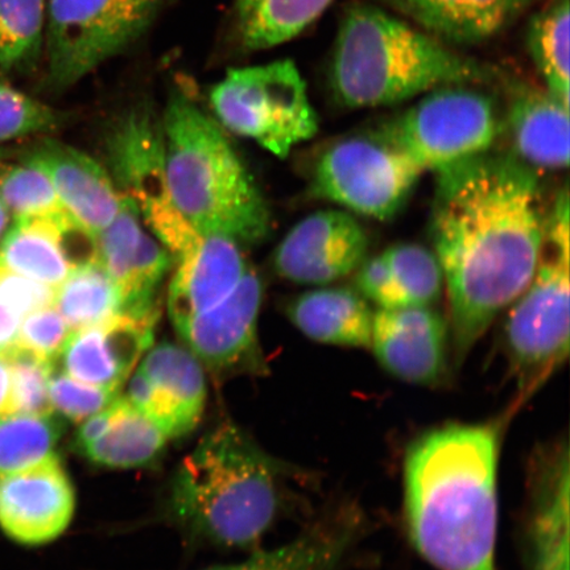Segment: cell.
I'll list each match as a JSON object with an SVG mask.
<instances>
[{
  "instance_id": "6da1fadb",
  "label": "cell",
  "mask_w": 570,
  "mask_h": 570,
  "mask_svg": "<svg viewBox=\"0 0 570 570\" xmlns=\"http://www.w3.org/2000/svg\"><path fill=\"white\" fill-rule=\"evenodd\" d=\"M431 235L444 275L453 363L461 366L532 279L548 210L538 170L484 153L439 170Z\"/></svg>"
},
{
  "instance_id": "7a4b0ae2",
  "label": "cell",
  "mask_w": 570,
  "mask_h": 570,
  "mask_svg": "<svg viewBox=\"0 0 570 570\" xmlns=\"http://www.w3.org/2000/svg\"><path fill=\"white\" fill-rule=\"evenodd\" d=\"M502 422L448 424L405 455L410 538L440 570H495L498 458Z\"/></svg>"
},
{
  "instance_id": "3957f363",
  "label": "cell",
  "mask_w": 570,
  "mask_h": 570,
  "mask_svg": "<svg viewBox=\"0 0 570 570\" xmlns=\"http://www.w3.org/2000/svg\"><path fill=\"white\" fill-rule=\"evenodd\" d=\"M493 78L488 66L373 4L347 10L330 68L332 96L346 109L394 106Z\"/></svg>"
},
{
  "instance_id": "277c9868",
  "label": "cell",
  "mask_w": 570,
  "mask_h": 570,
  "mask_svg": "<svg viewBox=\"0 0 570 570\" xmlns=\"http://www.w3.org/2000/svg\"><path fill=\"white\" fill-rule=\"evenodd\" d=\"M285 469L230 422L205 434L178 466L169 514L191 537L224 548L258 543L283 509Z\"/></svg>"
},
{
  "instance_id": "5b68a950",
  "label": "cell",
  "mask_w": 570,
  "mask_h": 570,
  "mask_svg": "<svg viewBox=\"0 0 570 570\" xmlns=\"http://www.w3.org/2000/svg\"><path fill=\"white\" fill-rule=\"evenodd\" d=\"M161 122L167 189L184 218L198 233L224 235L239 245L265 240L268 205L218 120L177 90Z\"/></svg>"
},
{
  "instance_id": "8992f818",
  "label": "cell",
  "mask_w": 570,
  "mask_h": 570,
  "mask_svg": "<svg viewBox=\"0 0 570 570\" xmlns=\"http://www.w3.org/2000/svg\"><path fill=\"white\" fill-rule=\"evenodd\" d=\"M569 189L562 188L548 210L546 238L537 271L509 306L503 344L517 395L505 420L564 365L570 348Z\"/></svg>"
},
{
  "instance_id": "52a82bcc",
  "label": "cell",
  "mask_w": 570,
  "mask_h": 570,
  "mask_svg": "<svg viewBox=\"0 0 570 570\" xmlns=\"http://www.w3.org/2000/svg\"><path fill=\"white\" fill-rule=\"evenodd\" d=\"M209 99L220 126L281 159L318 132L308 88L291 60L232 68L214 85Z\"/></svg>"
},
{
  "instance_id": "ba28073f",
  "label": "cell",
  "mask_w": 570,
  "mask_h": 570,
  "mask_svg": "<svg viewBox=\"0 0 570 570\" xmlns=\"http://www.w3.org/2000/svg\"><path fill=\"white\" fill-rule=\"evenodd\" d=\"M166 0H48V85L67 90L124 53L159 16Z\"/></svg>"
},
{
  "instance_id": "9c48e42d",
  "label": "cell",
  "mask_w": 570,
  "mask_h": 570,
  "mask_svg": "<svg viewBox=\"0 0 570 570\" xmlns=\"http://www.w3.org/2000/svg\"><path fill=\"white\" fill-rule=\"evenodd\" d=\"M422 175L382 130L353 135L320 154L309 194L361 216L387 220L407 204Z\"/></svg>"
},
{
  "instance_id": "30bf717a",
  "label": "cell",
  "mask_w": 570,
  "mask_h": 570,
  "mask_svg": "<svg viewBox=\"0 0 570 570\" xmlns=\"http://www.w3.org/2000/svg\"><path fill=\"white\" fill-rule=\"evenodd\" d=\"M382 131L424 174L490 151L501 124L493 98L453 85L426 92Z\"/></svg>"
},
{
  "instance_id": "8fae6325",
  "label": "cell",
  "mask_w": 570,
  "mask_h": 570,
  "mask_svg": "<svg viewBox=\"0 0 570 570\" xmlns=\"http://www.w3.org/2000/svg\"><path fill=\"white\" fill-rule=\"evenodd\" d=\"M263 285L248 268L230 295L176 327L188 351L218 375L263 373L258 341Z\"/></svg>"
},
{
  "instance_id": "7c38bea8",
  "label": "cell",
  "mask_w": 570,
  "mask_h": 570,
  "mask_svg": "<svg viewBox=\"0 0 570 570\" xmlns=\"http://www.w3.org/2000/svg\"><path fill=\"white\" fill-rule=\"evenodd\" d=\"M128 380V402L151 417L168 439L195 430L205 409L206 381L202 362L188 348L169 342L149 348Z\"/></svg>"
},
{
  "instance_id": "4fadbf2b",
  "label": "cell",
  "mask_w": 570,
  "mask_h": 570,
  "mask_svg": "<svg viewBox=\"0 0 570 570\" xmlns=\"http://www.w3.org/2000/svg\"><path fill=\"white\" fill-rule=\"evenodd\" d=\"M368 246L365 227L352 214L317 212L281 242L274 266L285 281L327 285L355 273L367 259Z\"/></svg>"
},
{
  "instance_id": "5bb4252c",
  "label": "cell",
  "mask_w": 570,
  "mask_h": 570,
  "mask_svg": "<svg viewBox=\"0 0 570 570\" xmlns=\"http://www.w3.org/2000/svg\"><path fill=\"white\" fill-rule=\"evenodd\" d=\"M372 348L397 380L434 387L446 380L451 334L448 318L433 306L403 305L374 311Z\"/></svg>"
},
{
  "instance_id": "9a60e30c",
  "label": "cell",
  "mask_w": 570,
  "mask_h": 570,
  "mask_svg": "<svg viewBox=\"0 0 570 570\" xmlns=\"http://www.w3.org/2000/svg\"><path fill=\"white\" fill-rule=\"evenodd\" d=\"M139 216L137 205L122 195L116 218L97 235L98 262L118 285L122 315L159 317L156 296L173 261L142 229Z\"/></svg>"
},
{
  "instance_id": "2e32d148",
  "label": "cell",
  "mask_w": 570,
  "mask_h": 570,
  "mask_svg": "<svg viewBox=\"0 0 570 570\" xmlns=\"http://www.w3.org/2000/svg\"><path fill=\"white\" fill-rule=\"evenodd\" d=\"M76 494L57 455L0 480V527L26 546L49 543L68 529Z\"/></svg>"
},
{
  "instance_id": "e0dca14e",
  "label": "cell",
  "mask_w": 570,
  "mask_h": 570,
  "mask_svg": "<svg viewBox=\"0 0 570 570\" xmlns=\"http://www.w3.org/2000/svg\"><path fill=\"white\" fill-rule=\"evenodd\" d=\"M98 262L97 235L68 214L61 219H17L0 245V263L57 288L75 269Z\"/></svg>"
},
{
  "instance_id": "ac0fdd59",
  "label": "cell",
  "mask_w": 570,
  "mask_h": 570,
  "mask_svg": "<svg viewBox=\"0 0 570 570\" xmlns=\"http://www.w3.org/2000/svg\"><path fill=\"white\" fill-rule=\"evenodd\" d=\"M110 177L140 216L173 203L166 181V139L151 106L138 105L118 119L106 141Z\"/></svg>"
},
{
  "instance_id": "d6986e66",
  "label": "cell",
  "mask_w": 570,
  "mask_h": 570,
  "mask_svg": "<svg viewBox=\"0 0 570 570\" xmlns=\"http://www.w3.org/2000/svg\"><path fill=\"white\" fill-rule=\"evenodd\" d=\"M158 320L119 313L71 332L59 356L62 373L91 386L119 392L141 355L151 348Z\"/></svg>"
},
{
  "instance_id": "ffe728a7",
  "label": "cell",
  "mask_w": 570,
  "mask_h": 570,
  "mask_svg": "<svg viewBox=\"0 0 570 570\" xmlns=\"http://www.w3.org/2000/svg\"><path fill=\"white\" fill-rule=\"evenodd\" d=\"M569 449L534 453L529 473V558L532 570H569Z\"/></svg>"
},
{
  "instance_id": "44dd1931",
  "label": "cell",
  "mask_w": 570,
  "mask_h": 570,
  "mask_svg": "<svg viewBox=\"0 0 570 570\" xmlns=\"http://www.w3.org/2000/svg\"><path fill=\"white\" fill-rule=\"evenodd\" d=\"M247 269L237 242L224 235L203 234L198 245L177 261L169 285L168 312L175 330L223 302Z\"/></svg>"
},
{
  "instance_id": "7402d4cb",
  "label": "cell",
  "mask_w": 570,
  "mask_h": 570,
  "mask_svg": "<svg viewBox=\"0 0 570 570\" xmlns=\"http://www.w3.org/2000/svg\"><path fill=\"white\" fill-rule=\"evenodd\" d=\"M28 158L46 170L63 208L98 235L116 218L122 195L107 170L90 156L61 142L46 141Z\"/></svg>"
},
{
  "instance_id": "603a6c76",
  "label": "cell",
  "mask_w": 570,
  "mask_h": 570,
  "mask_svg": "<svg viewBox=\"0 0 570 570\" xmlns=\"http://www.w3.org/2000/svg\"><path fill=\"white\" fill-rule=\"evenodd\" d=\"M505 127L512 155L534 170L569 166V106L547 89L522 88L512 96Z\"/></svg>"
},
{
  "instance_id": "cb8c5ba5",
  "label": "cell",
  "mask_w": 570,
  "mask_h": 570,
  "mask_svg": "<svg viewBox=\"0 0 570 570\" xmlns=\"http://www.w3.org/2000/svg\"><path fill=\"white\" fill-rule=\"evenodd\" d=\"M448 46L487 41L520 10L515 0H383Z\"/></svg>"
},
{
  "instance_id": "d4e9b609",
  "label": "cell",
  "mask_w": 570,
  "mask_h": 570,
  "mask_svg": "<svg viewBox=\"0 0 570 570\" xmlns=\"http://www.w3.org/2000/svg\"><path fill=\"white\" fill-rule=\"evenodd\" d=\"M291 323L320 344L363 347L372 345L374 311L353 288L305 292L287 306Z\"/></svg>"
},
{
  "instance_id": "484cf974",
  "label": "cell",
  "mask_w": 570,
  "mask_h": 570,
  "mask_svg": "<svg viewBox=\"0 0 570 570\" xmlns=\"http://www.w3.org/2000/svg\"><path fill=\"white\" fill-rule=\"evenodd\" d=\"M361 523L358 511L342 508L277 550L255 553L238 564L204 570H336L358 537Z\"/></svg>"
},
{
  "instance_id": "4316f807",
  "label": "cell",
  "mask_w": 570,
  "mask_h": 570,
  "mask_svg": "<svg viewBox=\"0 0 570 570\" xmlns=\"http://www.w3.org/2000/svg\"><path fill=\"white\" fill-rule=\"evenodd\" d=\"M333 0H235L233 31L242 51L259 52L297 38Z\"/></svg>"
},
{
  "instance_id": "83f0119b",
  "label": "cell",
  "mask_w": 570,
  "mask_h": 570,
  "mask_svg": "<svg viewBox=\"0 0 570 570\" xmlns=\"http://www.w3.org/2000/svg\"><path fill=\"white\" fill-rule=\"evenodd\" d=\"M168 440L151 417L119 395L111 423L102 436L77 452L99 466L134 469L151 465L158 460Z\"/></svg>"
},
{
  "instance_id": "f1b7e54d",
  "label": "cell",
  "mask_w": 570,
  "mask_h": 570,
  "mask_svg": "<svg viewBox=\"0 0 570 570\" xmlns=\"http://www.w3.org/2000/svg\"><path fill=\"white\" fill-rule=\"evenodd\" d=\"M120 305L118 285L99 262L75 269L55 292L53 306L71 331L119 315Z\"/></svg>"
},
{
  "instance_id": "f546056e",
  "label": "cell",
  "mask_w": 570,
  "mask_h": 570,
  "mask_svg": "<svg viewBox=\"0 0 570 570\" xmlns=\"http://www.w3.org/2000/svg\"><path fill=\"white\" fill-rule=\"evenodd\" d=\"M48 0H0V71L27 73L45 52Z\"/></svg>"
},
{
  "instance_id": "4dcf8cb0",
  "label": "cell",
  "mask_w": 570,
  "mask_h": 570,
  "mask_svg": "<svg viewBox=\"0 0 570 570\" xmlns=\"http://www.w3.org/2000/svg\"><path fill=\"white\" fill-rule=\"evenodd\" d=\"M569 0H552L534 16L527 33L531 59L546 89L569 106Z\"/></svg>"
},
{
  "instance_id": "1f68e13d",
  "label": "cell",
  "mask_w": 570,
  "mask_h": 570,
  "mask_svg": "<svg viewBox=\"0 0 570 570\" xmlns=\"http://www.w3.org/2000/svg\"><path fill=\"white\" fill-rule=\"evenodd\" d=\"M61 432V424L53 413H12L0 419V480L56 455Z\"/></svg>"
},
{
  "instance_id": "d6a6232c",
  "label": "cell",
  "mask_w": 570,
  "mask_h": 570,
  "mask_svg": "<svg viewBox=\"0 0 570 570\" xmlns=\"http://www.w3.org/2000/svg\"><path fill=\"white\" fill-rule=\"evenodd\" d=\"M0 198L17 219H61L69 214L51 178L30 158L18 166H0Z\"/></svg>"
},
{
  "instance_id": "836d02e7",
  "label": "cell",
  "mask_w": 570,
  "mask_h": 570,
  "mask_svg": "<svg viewBox=\"0 0 570 570\" xmlns=\"http://www.w3.org/2000/svg\"><path fill=\"white\" fill-rule=\"evenodd\" d=\"M382 255L409 305L433 306L443 296V269L433 252L401 244L389 247Z\"/></svg>"
},
{
  "instance_id": "e575fe53",
  "label": "cell",
  "mask_w": 570,
  "mask_h": 570,
  "mask_svg": "<svg viewBox=\"0 0 570 570\" xmlns=\"http://www.w3.org/2000/svg\"><path fill=\"white\" fill-rule=\"evenodd\" d=\"M4 355L11 366L13 413H52V405L49 402L52 363L39 360L19 346Z\"/></svg>"
},
{
  "instance_id": "d590c367",
  "label": "cell",
  "mask_w": 570,
  "mask_h": 570,
  "mask_svg": "<svg viewBox=\"0 0 570 570\" xmlns=\"http://www.w3.org/2000/svg\"><path fill=\"white\" fill-rule=\"evenodd\" d=\"M62 120L52 107L0 82V141L53 131Z\"/></svg>"
},
{
  "instance_id": "8d00e7d4",
  "label": "cell",
  "mask_w": 570,
  "mask_h": 570,
  "mask_svg": "<svg viewBox=\"0 0 570 570\" xmlns=\"http://www.w3.org/2000/svg\"><path fill=\"white\" fill-rule=\"evenodd\" d=\"M119 392L91 386L66 373H56L49 380V402L53 412L75 423H82L109 405Z\"/></svg>"
},
{
  "instance_id": "74e56055",
  "label": "cell",
  "mask_w": 570,
  "mask_h": 570,
  "mask_svg": "<svg viewBox=\"0 0 570 570\" xmlns=\"http://www.w3.org/2000/svg\"><path fill=\"white\" fill-rule=\"evenodd\" d=\"M67 321L53 305L46 306L21 320L17 345L39 360L52 363L59 360L71 334Z\"/></svg>"
},
{
  "instance_id": "f35d334b",
  "label": "cell",
  "mask_w": 570,
  "mask_h": 570,
  "mask_svg": "<svg viewBox=\"0 0 570 570\" xmlns=\"http://www.w3.org/2000/svg\"><path fill=\"white\" fill-rule=\"evenodd\" d=\"M355 291L377 309L409 305L382 254L367 258L355 271Z\"/></svg>"
},
{
  "instance_id": "ab89813d",
  "label": "cell",
  "mask_w": 570,
  "mask_h": 570,
  "mask_svg": "<svg viewBox=\"0 0 570 570\" xmlns=\"http://www.w3.org/2000/svg\"><path fill=\"white\" fill-rule=\"evenodd\" d=\"M55 292V288L13 273L0 263V301L21 317L53 305Z\"/></svg>"
},
{
  "instance_id": "60d3db41",
  "label": "cell",
  "mask_w": 570,
  "mask_h": 570,
  "mask_svg": "<svg viewBox=\"0 0 570 570\" xmlns=\"http://www.w3.org/2000/svg\"><path fill=\"white\" fill-rule=\"evenodd\" d=\"M21 320L23 317L19 313L0 301V354H7L16 347Z\"/></svg>"
},
{
  "instance_id": "b9f144b4",
  "label": "cell",
  "mask_w": 570,
  "mask_h": 570,
  "mask_svg": "<svg viewBox=\"0 0 570 570\" xmlns=\"http://www.w3.org/2000/svg\"><path fill=\"white\" fill-rule=\"evenodd\" d=\"M12 374L9 360L0 354V419L12 415Z\"/></svg>"
},
{
  "instance_id": "7bdbcfd3",
  "label": "cell",
  "mask_w": 570,
  "mask_h": 570,
  "mask_svg": "<svg viewBox=\"0 0 570 570\" xmlns=\"http://www.w3.org/2000/svg\"><path fill=\"white\" fill-rule=\"evenodd\" d=\"M9 220H10L9 209L6 208V205L2 202V198H0V238H2V235L4 234L7 226H9Z\"/></svg>"
},
{
  "instance_id": "ee69618b",
  "label": "cell",
  "mask_w": 570,
  "mask_h": 570,
  "mask_svg": "<svg viewBox=\"0 0 570 570\" xmlns=\"http://www.w3.org/2000/svg\"><path fill=\"white\" fill-rule=\"evenodd\" d=\"M515 2L520 6V9H522V7L529 2V0H515Z\"/></svg>"
},
{
  "instance_id": "f6af8a7d",
  "label": "cell",
  "mask_w": 570,
  "mask_h": 570,
  "mask_svg": "<svg viewBox=\"0 0 570 570\" xmlns=\"http://www.w3.org/2000/svg\"><path fill=\"white\" fill-rule=\"evenodd\" d=\"M0 158H2V151H0Z\"/></svg>"
}]
</instances>
